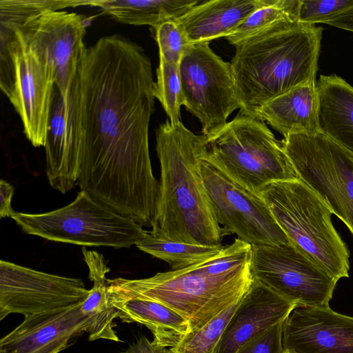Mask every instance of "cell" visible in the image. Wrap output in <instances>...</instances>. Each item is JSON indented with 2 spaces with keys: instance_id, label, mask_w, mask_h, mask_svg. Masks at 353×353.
<instances>
[{
  "instance_id": "cell-27",
  "label": "cell",
  "mask_w": 353,
  "mask_h": 353,
  "mask_svg": "<svg viewBox=\"0 0 353 353\" xmlns=\"http://www.w3.org/2000/svg\"><path fill=\"white\" fill-rule=\"evenodd\" d=\"M154 96L161 103L172 124L181 122V108L183 105V94L179 65L159 59Z\"/></svg>"
},
{
  "instance_id": "cell-14",
  "label": "cell",
  "mask_w": 353,
  "mask_h": 353,
  "mask_svg": "<svg viewBox=\"0 0 353 353\" xmlns=\"http://www.w3.org/2000/svg\"><path fill=\"white\" fill-rule=\"evenodd\" d=\"M89 290L80 279L37 271L0 261V321L10 314L25 316L80 304Z\"/></svg>"
},
{
  "instance_id": "cell-31",
  "label": "cell",
  "mask_w": 353,
  "mask_h": 353,
  "mask_svg": "<svg viewBox=\"0 0 353 353\" xmlns=\"http://www.w3.org/2000/svg\"><path fill=\"white\" fill-rule=\"evenodd\" d=\"M353 7V0H299L297 22L316 25Z\"/></svg>"
},
{
  "instance_id": "cell-20",
  "label": "cell",
  "mask_w": 353,
  "mask_h": 353,
  "mask_svg": "<svg viewBox=\"0 0 353 353\" xmlns=\"http://www.w3.org/2000/svg\"><path fill=\"white\" fill-rule=\"evenodd\" d=\"M316 83L299 86L273 99L258 110L256 117L266 121L283 138L320 132Z\"/></svg>"
},
{
  "instance_id": "cell-29",
  "label": "cell",
  "mask_w": 353,
  "mask_h": 353,
  "mask_svg": "<svg viewBox=\"0 0 353 353\" xmlns=\"http://www.w3.org/2000/svg\"><path fill=\"white\" fill-rule=\"evenodd\" d=\"M92 0H0V23L17 26L46 11L90 6Z\"/></svg>"
},
{
  "instance_id": "cell-36",
  "label": "cell",
  "mask_w": 353,
  "mask_h": 353,
  "mask_svg": "<svg viewBox=\"0 0 353 353\" xmlns=\"http://www.w3.org/2000/svg\"><path fill=\"white\" fill-rule=\"evenodd\" d=\"M282 353H297V352H296L293 350H283Z\"/></svg>"
},
{
  "instance_id": "cell-3",
  "label": "cell",
  "mask_w": 353,
  "mask_h": 353,
  "mask_svg": "<svg viewBox=\"0 0 353 353\" xmlns=\"http://www.w3.org/2000/svg\"><path fill=\"white\" fill-rule=\"evenodd\" d=\"M161 176L156 211L150 231L171 241L219 245L224 236L211 207L199 159L205 136L169 120L156 130Z\"/></svg>"
},
{
  "instance_id": "cell-24",
  "label": "cell",
  "mask_w": 353,
  "mask_h": 353,
  "mask_svg": "<svg viewBox=\"0 0 353 353\" xmlns=\"http://www.w3.org/2000/svg\"><path fill=\"white\" fill-rule=\"evenodd\" d=\"M135 246L167 262L172 270H181L203 261L219 253L224 247L222 245H203L164 240L148 230Z\"/></svg>"
},
{
  "instance_id": "cell-21",
  "label": "cell",
  "mask_w": 353,
  "mask_h": 353,
  "mask_svg": "<svg viewBox=\"0 0 353 353\" xmlns=\"http://www.w3.org/2000/svg\"><path fill=\"white\" fill-rule=\"evenodd\" d=\"M110 301L119 310L117 318L122 322L147 327L155 345L174 347L190 333L188 320L160 303L139 298Z\"/></svg>"
},
{
  "instance_id": "cell-18",
  "label": "cell",
  "mask_w": 353,
  "mask_h": 353,
  "mask_svg": "<svg viewBox=\"0 0 353 353\" xmlns=\"http://www.w3.org/2000/svg\"><path fill=\"white\" fill-rule=\"evenodd\" d=\"M270 0H210L198 3L176 21L191 44L210 43L232 34Z\"/></svg>"
},
{
  "instance_id": "cell-6",
  "label": "cell",
  "mask_w": 353,
  "mask_h": 353,
  "mask_svg": "<svg viewBox=\"0 0 353 353\" xmlns=\"http://www.w3.org/2000/svg\"><path fill=\"white\" fill-rule=\"evenodd\" d=\"M205 138L210 159L255 194L260 195L272 183L298 178L281 141L257 117L239 113Z\"/></svg>"
},
{
  "instance_id": "cell-30",
  "label": "cell",
  "mask_w": 353,
  "mask_h": 353,
  "mask_svg": "<svg viewBox=\"0 0 353 353\" xmlns=\"http://www.w3.org/2000/svg\"><path fill=\"white\" fill-rule=\"evenodd\" d=\"M159 50V59L179 65L188 49L192 45L176 19L168 20L152 28Z\"/></svg>"
},
{
  "instance_id": "cell-10",
  "label": "cell",
  "mask_w": 353,
  "mask_h": 353,
  "mask_svg": "<svg viewBox=\"0 0 353 353\" xmlns=\"http://www.w3.org/2000/svg\"><path fill=\"white\" fill-rule=\"evenodd\" d=\"M206 192L223 235L237 238L252 246L290 243L263 197L229 176L206 154L199 159Z\"/></svg>"
},
{
  "instance_id": "cell-22",
  "label": "cell",
  "mask_w": 353,
  "mask_h": 353,
  "mask_svg": "<svg viewBox=\"0 0 353 353\" xmlns=\"http://www.w3.org/2000/svg\"><path fill=\"white\" fill-rule=\"evenodd\" d=\"M83 259L93 282L88 296L81 303V312L88 322V340H110L120 342L114 327L119 310L110 303L106 274L110 271L103 256L94 250L82 248Z\"/></svg>"
},
{
  "instance_id": "cell-1",
  "label": "cell",
  "mask_w": 353,
  "mask_h": 353,
  "mask_svg": "<svg viewBox=\"0 0 353 353\" xmlns=\"http://www.w3.org/2000/svg\"><path fill=\"white\" fill-rule=\"evenodd\" d=\"M150 61L119 34L85 48L65 97V129L56 190L77 182L118 213L150 227L159 182L153 174L148 132L154 110Z\"/></svg>"
},
{
  "instance_id": "cell-25",
  "label": "cell",
  "mask_w": 353,
  "mask_h": 353,
  "mask_svg": "<svg viewBox=\"0 0 353 353\" xmlns=\"http://www.w3.org/2000/svg\"><path fill=\"white\" fill-rule=\"evenodd\" d=\"M299 0H270L252 12L226 39L236 46L243 41L266 32L288 20H296Z\"/></svg>"
},
{
  "instance_id": "cell-28",
  "label": "cell",
  "mask_w": 353,
  "mask_h": 353,
  "mask_svg": "<svg viewBox=\"0 0 353 353\" xmlns=\"http://www.w3.org/2000/svg\"><path fill=\"white\" fill-rule=\"evenodd\" d=\"M242 299L228 306L199 330L188 334L176 347L169 349L170 352L214 353L219 341Z\"/></svg>"
},
{
  "instance_id": "cell-7",
  "label": "cell",
  "mask_w": 353,
  "mask_h": 353,
  "mask_svg": "<svg viewBox=\"0 0 353 353\" xmlns=\"http://www.w3.org/2000/svg\"><path fill=\"white\" fill-rule=\"evenodd\" d=\"M12 219L26 234L83 246L130 248L147 230L81 190L66 206L41 214L15 212Z\"/></svg>"
},
{
  "instance_id": "cell-26",
  "label": "cell",
  "mask_w": 353,
  "mask_h": 353,
  "mask_svg": "<svg viewBox=\"0 0 353 353\" xmlns=\"http://www.w3.org/2000/svg\"><path fill=\"white\" fill-rule=\"evenodd\" d=\"M65 129V103L59 89L54 88L51 116L45 144L46 175L54 188L60 171Z\"/></svg>"
},
{
  "instance_id": "cell-9",
  "label": "cell",
  "mask_w": 353,
  "mask_h": 353,
  "mask_svg": "<svg viewBox=\"0 0 353 353\" xmlns=\"http://www.w3.org/2000/svg\"><path fill=\"white\" fill-rule=\"evenodd\" d=\"M281 143L298 178L353 235V154L321 132L290 134Z\"/></svg>"
},
{
  "instance_id": "cell-35",
  "label": "cell",
  "mask_w": 353,
  "mask_h": 353,
  "mask_svg": "<svg viewBox=\"0 0 353 353\" xmlns=\"http://www.w3.org/2000/svg\"><path fill=\"white\" fill-rule=\"evenodd\" d=\"M323 23L353 32V7L323 21Z\"/></svg>"
},
{
  "instance_id": "cell-2",
  "label": "cell",
  "mask_w": 353,
  "mask_h": 353,
  "mask_svg": "<svg viewBox=\"0 0 353 353\" xmlns=\"http://www.w3.org/2000/svg\"><path fill=\"white\" fill-rule=\"evenodd\" d=\"M252 257V245L236 238L215 256L181 270L107 279L109 297L160 303L186 319L192 333L243 298L254 279Z\"/></svg>"
},
{
  "instance_id": "cell-4",
  "label": "cell",
  "mask_w": 353,
  "mask_h": 353,
  "mask_svg": "<svg viewBox=\"0 0 353 353\" xmlns=\"http://www.w3.org/2000/svg\"><path fill=\"white\" fill-rule=\"evenodd\" d=\"M322 32L316 25L288 20L235 46L231 65L239 113L256 117L273 99L316 83Z\"/></svg>"
},
{
  "instance_id": "cell-5",
  "label": "cell",
  "mask_w": 353,
  "mask_h": 353,
  "mask_svg": "<svg viewBox=\"0 0 353 353\" xmlns=\"http://www.w3.org/2000/svg\"><path fill=\"white\" fill-rule=\"evenodd\" d=\"M290 243L338 280L349 277L350 253L321 196L297 178L272 183L260 194Z\"/></svg>"
},
{
  "instance_id": "cell-23",
  "label": "cell",
  "mask_w": 353,
  "mask_h": 353,
  "mask_svg": "<svg viewBox=\"0 0 353 353\" xmlns=\"http://www.w3.org/2000/svg\"><path fill=\"white\" fill-rule=\"evenodd\" d=\"M198 3L199 0H92L90 6L120 23L154 28L179 18Z\"/></svg>"
},
{
  "instance_id": "cell-34",
  "label": "cell",
  "mask_w": 353,
  "mask_h": 353,
  "mask_svg": "<svg viewBox=\"0 0 353 353\" xmlns=\"http://www.w3.org/2000/svg\"><path fill=\"white\" fill-rule=\"evenodd\" d=\"M122 353H171L166 347L155 345L145 336H141L135 343Z\"/></svg>"
},
{
  "instance_id": "cell-19",
  "label": "cell",
  "mask_w": 353,
  "mask_h": 353,
  "mask_svg": "<svg viewBox=\"0 0 353 353\" xmlns=\"http://www.w3.org/2000/svg\"><path fill=\"white\" fill-rule=\"evenodd\" d=\"M319 132L353 154V87L341 77L316 81Z\"/></svg>"
},
{
  "instance_id": "cell-17",
  "label": "cell",
  "mask_w": 353,
  "mask_h": 353,
  "mask_svg": "<svg viewBox=\"0 0 353 353\" xmlns=\"http://www.w3.org/2000/svg\"><path fill=\"white\" fill-rule=\"evenodd\" d=\"M296 306L254 279L232 316L214 353H235L270 327L283 321Z\"/></svg>"
},
{
  "instance_id": "cell-32",
  "label": "cell",
  "mask_w": 353,
  "mask_h": 353,
  "mask_svg": "<svg viewBox=\"0 0 353 353\" xmlns=\"http://www.w3.org/2000/svg\"><path fill=\"white\" fill-rule=\"evenodd\" d=\"M284 321L270 327L252 339L235 353H282Z\"/></svg>"
},
{
  "instance_id": "cell-33",
  "label": "cell",
  "mask_w": 353,
  "mask_h": 353,
  "mask_svg": "<svg viewBox=\"0 0 353 353\" xmlns=\"http://www.w3.org/2000/svg\"><path fill=\"white\" fill-rule=\"evenodd\" d=\"M13 186L4 179L0 181V217H10L15 214L12 208V199L14 194Z\"/></svg>"
},
{
  "instance_id": "cell-11",
  "label": "cell",
  "mask_w": 353,
  "mask_h": 353,
  "mask_svg": "<svg viewBox=\"0 0 353 353\" xmlns=\"http://www.w3.org/2000/svg\"><path fill=\"white\" fill-rule=\"evenodd\" d=\"M209 43L192 44L179 63L183 106L199 119L205 136L219 131L240 109L231 63L216 55Z\"/></svg>"
},
{
  "instance_id": "cell-12",
  "label": "cell",
  "mask_w": 353,
  "mask_h": 353,
  "mask_svg": "<svg viewBox=\"0 0 353 353\" xmlns=\"http://www.w3.org/2000/svg\"><path fill=\"white\" fill-rule=\"evenodd\" d=\"M85 18L75 12L46 11L17 26L1 25L0 34H14L46 65L65 98L86 48Z\"/></svg>"
},
{
  "instance_id": "cell-13",
  "label": "cell",
  "mask_w": 353,
  "mask_h": 353,
  "mask_svg": "<svg viewBox=\"0 0 353 353\" xmlns=\"http://www.w3.org/2000/svg\"><path fill=\"white\" fill-rule=\"evenodd\" d=\"M254 279L296 307L329 306L338 279L292 243L252 246Z\"/></svg>"
},
{
  "instance_id": "cell-15",
  "label": "cell",
  "mask_w": 353,
  "mask_h": 353,
  "mask_svg": "<svg viewBox=\"0 0 353 353\" xmlns=\"http://www.w3.org/2000/svg\"><path fill=\"white\" fill-rule=\"evenodd\" d=\"M283 347L297 353H353V317L330 306L296 307L284 321Z\"/></svg>"
},
{
  "instance_id": "cell-16",
  "label": "cell",
  "mask_w": 353,
  "mask_h": 353,
  "mask_svg": "<svg viewBox=\"0 0 353 353\" xmlns=\"http://www.w3.org/2000/svg\"><path fill=\"white\" fill-rule=\"evenodd\" d=\"M81 303L25 316L1 339L0 353H59L68 348L88 333V322Z\"/></svg>"
},
{
  "instance_id": "cell-8",
  "label": "cell",
  "mask_w": 353,
  "mask_h": 353,
  "mask_svg": "<svg viewBox=\"0 0 353 353\" xmlns=\"http://www.w3.org/2000/svg\"><path fill=\"white\" fill-rule=\"evenodd\" d=\"M0 88L34 147L45 146L55 84L46 65L14 34H1Z\"/></svg>"
}]
</instances>
